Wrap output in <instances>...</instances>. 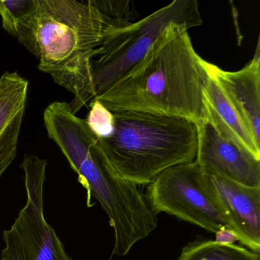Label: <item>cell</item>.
Listing matches in <instances>:
<instances>
[{
	"instance_id": "obj_1",
	"label": "cell",
	"mask_w": 260,
	"mask_h": 260,
	"mask_svg": "<svg viewBox=\"0 0 260 260\" xmlns=\"http://www.w3.org/2000/svg\"><path fill=\"white\" fill-rule=\"evenodd\" d=\"M188 29L171 24L138 64L94 99L111 112L179 117L197 124L207 121L208 62L196 52Z\"/></svg>"
},
{
	"instance_id": "obj_2",
	"label": "cell",
	"mask_w": 260,
	"mask_h": 260,
	"mask_svg": "<svg viewBox=\"0 0 260 260\" xmlns=\"http://www.w3.org/2000/svg\"><path fill=\"white\" fill-rule=\"evenodd\" d=\"M132 1L38 0L39 69L74 95L76 115L89 100V67L95 50L133 23Z\"/></svg>"
},
{
	"instance_id": "obj_3",
	"label": "cell",
	"mask_w": 260,
	"mask_h": 260,
	"mask_svg": "<svg viewBox=\"0 0 260 260\" xmlns=\"http://www.w3.org/2000/svg\"><path fill=\"white\" fill-rule=\"evenodd\" d=\"M48 137L58 146L79 182L87 191V205L93 196L109 218L115 235L113 253L127 255L138 242L157 226L138 185L123 179L108 160L100 139L86 120L72 113L68 103L54 102L44 112Z\"/></svg>"
},
{
	"instance_id": "obj_4",
	"label": "cell",
	"mask_w": 260,
	"mask_h": 260,
	"mask_svg": "<svg viewBox=\"0 0 260 260\" xmlns=\"http://www.w3.org/2000/svg\"><path fill=\"white\" fill-rule=\"evenodd\" d=\"M115 132L100 139L115 171L136 185H148L162 171L196 160L198 124L179 117L133 111L112 112Z\"/></svg>"
},
{
	"instance_id": "obj_5",
	"label": "cell",
	"mask_w": 260,
	"mask_h": 260,
	"mask_svg": "<svg viewBox=\"0 0 260 260\" xmlns=\"http://www.w3.org/2000/svg\"><path fill=\"white\" fill-rule=\"evenodd\" d=\"M202 18L196 0H175L138 22L117 31L95 50L89 67V97L107 90L138 64L155 41L171 24L188 28L200 26Z\"/></svg>"
},
{
	"instance_id": "obj_6",
	"label": "cell",
	"mask_w": 260,
	"mask_h": 260,
	"mask_svg": "<svg viewBox=\"0 0 260 260\" xmlns=\"http://www.w3.org/2000/svg\"><path fill=\"white\" fill-rule=\"evenodd\" d=\"M48 161L24 156L27 202L10 230L4 231L2 260H73L44 214V183Z\"/></svg>"
},
{
	"instance_id": "obj_7",
	"label": "cell",
	"mask_w": 260,
	"mask_h": 260,
	"mask_svg": "<svg viewBox=\"0 0 260 260\" xmlns=\"http://www.w3.org/2000/svg\"><path fill=\"white\" fill-rule=\"evenodd\" d=\"M146 198L155 214L166 213L214 234L228 228L196 161L162 171L149 184Z\"/></svg>"
},
{
	"instance_id": "obj_8",
	"label": "cell",
	"mask_w": 260,
	"mask_h": 260,
	"mask_svg": "<svg viewBox=\"0 0 260 260\" xmlns=\"http://www.w3.org/2000/svg\"><path fill=\"white\" fill-rule=\"evenodd\" d=\"M198 124L196 162L202 173L260 187V159L220 135L207 120Z\"/></svg>"
},
{
	"instance_id": "obj_9",
	"label": "cell",
	"mask_w": 260,
	"mask_h": 260,
	"mask_svg": "<svg viewBox=\"0 0 260 260\" xmlns=\"http://www.w3.org/2000/svg\"><path fill=\"white\" fill-rule=\"evenodd\" d=\"M208 191L223 212L228 229L252 252L260 250V187H249L203 173Z\"/></svg>"
},
{
	"instance_id": "obj_10",
	"label": "cell",
	"mask_w": 260,
	"mask_h": 260,
	"mask_svg": "<svg viewBox=\"0 0 260 260\" xmlns=\"http://www.w3.org/2000/svg\"><path fill=\"white\" fill-rule=\"evenodd\" d=\"M259 40L253 58L243 69L232 72L208 63L213 77L260 146Z\"/></svg>"
},
{
	"instance_id": "obj_11",
	"label": "cell",
	"mask_w": 260,
	"mask_h": 260,
	"mask_svg": "<svg viewBox=\"0 0 260 260\" xmlns=\"http://www.w3.org/2000/svg\"><path fill=\"white\" fill-rule=\"evenodd\" d=\"M28 82L17 72L0 77V176L16 159Z\"/></svg>"
},
{
	"instance_id": "obj_12",
	"label": "cell",
	"mask_w": 260,
	"mask_h": 260,
	"mask_svg": "<svg viewBox=\"0 0 260 260\" xmlns=\"http://www.w3.org/2000/svg\"><path fill=\"white\" fill-rule=\"evenodd\" d=\"M205 98L208 121L215 130L223 138L260 159V146L255 143L240 115L211 75L205 90Z\"/></svg>"
},
{
	"instance_id": "obj_13",
	"label": "cell",
	"mask_w": 260,
	"mask_h": 260,
	"mask_svg": "<svg viewBox=\"0 0 260 260\" xmlns=\"http://www.w3.org/2000/svg\"><path fill=\"white\" fill-rule=\"evenodd\" d=\"M3 28L38 57V0H0Z\"/></svg>"
},
{
	"instance_id": "obj_14",
	"label": "cell",
	"mask_w": 260,
	"mask_h": 260,
	"mask_svg": "<svg viewBox=\"0 0 260 260\" xmlns=\"http://www.w3.org/2000/svg\"><path fill=\"white\" fill-rule=\"evenodd\" d=\"M179 260H260L259 253L215 240H194L182 249Z\"/></svg>"
},
{
	"instance_id": "obj_15",
	"label": "cell",
	"mask_w": 260,
	"mask_h": 260,
	"mask_svg": "<svg viewBox=\"0 0 260 260\" xmlns=\"http://www.w3.org/2000/svg\"><path fill=\"white\" fill-rule=\"evenodd\" d=\"M91 109L86 122L90 130L100 139L110 138L115 132V116L99 100H92Z\"/></svg>"
},
{
	"instance_id": "obj_16",
	"label": "cell",
	"mask_w": 260,
	"mask_h": 260,
	"mask_svg": "<svg viewBox=\"0 0 260 260\" xmlns=\"http://www.w3.org/2000/svg\"><path fill=\"white\" fill-rule=\"evenodd\" d=\"M216 242L221 244H234V242L238 241L236 234L228 228H222L215 233Z\"/></svg>"
}]
</instances>
